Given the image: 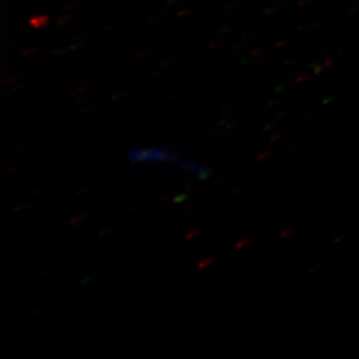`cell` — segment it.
I'll return each instance as SVG.
<instances>
[{"label": "cell", "mask_w": 359, "mask_h": 359, "mask_svg": "<svg viewBox=\"0 0 359 359\" xmlns=\"http://www.w3.org/2000/svg\"><path fill=\"white\" fill-rule=\"evenodd\" d=\"M128 158L133 162H146V161H151V162L172 161V162H177L180 160V156L168 149L149 148V149L132 150L128 154Z\"/></svg>", "instance_id": "1"}, {"label": "cell", "mask_w": 359, "mask_h": 359, "mask_svg": "<svg viewBox=\"0 0 359 359\" xmlns=\"http://www.w3.org/2000/svg\"><path fill=\"white\" fill-rule=\"evenodd\" d=\"M177 163L180 164V168H183V169L197 175L201 180H206L207 177H210V172L208 170L201 168V166L197 165L194 163L189 162V161H182L180 158L177 161Z\"/></svg>", "instance_id": "2"}]
</instances>
